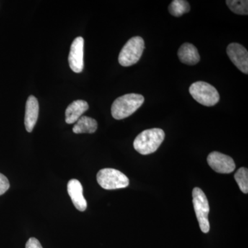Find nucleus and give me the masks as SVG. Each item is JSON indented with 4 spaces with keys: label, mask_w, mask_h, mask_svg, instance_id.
I'll return each instance as SVG.
<instances>
[{
    "label": "nucleus",
    "mask_w": 248,
    "mask_h": 248,
    "mask_svg": "<svg viewBox=\"0 0 248 248\" xmlns=\"http://www.w3.org/2000/svg\"><path fill=\"white\" fill-rule=\"evenodd\" d=\"M67 190L75 207L79 211H85L87 208V202L83 195V187L81 183L77 179H71L68 183Z\"/></svg>",
    "instance_id": "9d476101"
},
{
    "label": "nucleus",
    "mask_w": 248,
    "mask_h": 248,
    "mask_svg": "<svg viewBox=\"0 0 248 248\" xmlns=\"http://www.w3.org/2000/svg\"><path fill=\"white\" fill-rule=\"evenodd\" d=\"M144 102L143 95L135 93L124 94L117 98L111 107V113L114 119L124 120L133 115Z\"/></svg>",
    "instance_id": "f03ea898"
},
{
    "label": "nucleus",
    "mask_w": 248,
    "mask_h": 248,
    "mask_svg": "<svg viewBox=\"0 0 248 248\" xmlns=\"http://www.w3.org/2000/svg\"><path fill=\"white\" fill-rule=\"evenodd\" d=\"M207 161L212 169L221 174H229L236 169V165L232 158L218 152L210 153Z\"/></svg>",
    "instance_id": "0eeeda50"
},
{
    "label": "nucleus",
    "mask_w": 248,
    "mask_h": 248,
    "mask_svg": "<svg viewBox=\"0 0 248 248\" xmlns=\"http://www.w3.org/2000/svg\"><path fill=\"white\" fill-rule=\"evenodd\" d=\"M26 248H43L41 245L40 241L35 238H30L28 240Z\"/></svg>",
    "instance_id": "6ab92c4d"
},
{
    "label": "nucleus",
    "mask_w": 248,
    "mask_h": 248,
    "mask_svg": "<svg viewBox=\"0 0 248 248\" xmlns=\"http://www.w3.org/2000/svg\"><path fill=\"white\" fill-rule=\"evenodd\" d=\"M89 108V104L84 100H77L72 102L67 107L66 112H65L66 123L68 124L76 123Z\"/></svg>",
    "instance_id": "ddd939ff"
},
{
    "label": "nucleus",
    "mask_w": 248,
    "mask_h": 248,
    "mask_svg": "<svg viewBox=\"0 0 248 248\" xmlns=\"http://www.w3.org/2000/svg\"><path fill=\"white\" fill-rule=\"evenodd\" d=\"M227 54L239 71L248 74V52L244 46L238 43H232L227 47Z\"/></svg>",
    "instance_id": "6e6552de"
},
{
    "label": "nucleus",
    "mask_w": 248,
    "mask_h": 248,
    "mask_svg": "<svg viewBox=\"0 0 248 248\" xmlns=\"http://www.w3.org/2000/svg\"><path fill=\"white\" fill-rule=\"evenodd\" d=\"M98 184L106 190L124 188L129 185L128 178L120 171L113 169H104L97 174Z\"/></svg>",
    "instance_id": "423d86ee"
},
{
    "label": "nucleus",
    "mask_w": 248,
    "mask_h": 248,
    "mask_svg": "<svg viewBox=\"0 0 248 248\" xmlns=\"http://www.w3.org/2000/svg\"><path fill=\"white\" fill-rule=\"evenodd\" d=\"M192 203L201 230L203 233H208L210 229L208 221L210 206L206 196L200 187H195L192 191Z\"/></svg>",
    "instance_id": "39448f33"
},
{
    "label": "nucleus",
    "mask_w": 248,
    "mask_h": 248,
    "mask_svg": "<svg viewBox=\"0 0 248 248\" xmlns=\"http://www.w3.org/2000/svg\"><path fill=\"white\" fill-rule=\"evenodd\" d=\"M226 4L234 14L248 16V1L247 0H227Z\"/></svg>",
    "instance_id": "dca6fc26"
},
{
    "label": "nucleus",
    "mask_w": 248,
    "mask_h": 248,
    "mask_svg": "<svg viewBox=\"0 0 248 248\" xmlns=\"http://www.w3.org/2000/svg\"><path fill=\"white\" fill-rule=\"evenodd\" d=\"M145 48L144 40L141 37H132L124 46L119 55V63L122 66H133L141 58Z\"/></svg>",
    "instance_id": "7ed1b4c3"
},
{
    "label": "nucleus",
    "mask_w": 248,
    "mask_h": 248,
    "mask_svg": "<svg viewBox=\"0 0 248 248\" xmlns=\"http://www.w3.org/2000/svg\"><path fill=\"white\" fill-rule=\"evenodd\" d=\"M179 60L185 64H197L200 61V55L195 46L190 43H184L178 50Z\"/></svg>",
    "instance_id": "f8f14e48"
},
{
    "label": "nucleus",
    "mask_w": 248,
    "mask_h": 248,
    "mask_svg": "<svg viewBox=\"0 0 248 248\" xmlns=\"http://www.w3.org/2000/svg\"><path fill=\"white\" fill-rule=\"evenodd\" d=\"M192 97L205 107H213L219 102V94L213 86L205 81L193 83L189 89Z\"/></svg>",
    "instance_id": "20e7f679"
},
{
    "label": "nucleus",
    "mask_w": 248,
    "mask_h": 248,
    "mask_svg": "<svg viewBox=\"0 0 248 248\" xmlns=\"http://www.w3.org/2000/svg\"><path fill=\"white\" fill-rule=\"evenodd\" d=\"M9 187L10 184L7 178L0 173V196L4 195Z\"/></svg>",
    "instance_id": "a211bd4d"
},
{
    "label": "nucleus",
    "mask_w": 248,
    "mask_h": 248,
    "mask_svg": "<svg viewBox=\"0 0 248 248\" xmlns=\"http://www.w3.org/2000/svg\"><path fill=\"white\" fill-rule=\"evenodd\" d=\"M84 40L81 37L75 39L71 45L68 62L72 71L76 73L84 69Z\"/></svg>",
    "instance_id": "1a4fd4ad"
},
{
    "label": "nucleus",
    "mask_w": 248,
    "mask_h": 248,
    "mask_svg": "<svg viewBox=\"0 0 248 248\" xmlns=\"http://www.w3.org/2000/svg\"><path fill=\"white\" fill-rule=\"evenodd\" d=\"M39 110L40 108H39V103L37 98L32 95L29 96L26 104L25 118H24L26 129L29 133L32 131L37 123Z\"/></svg>",
    "instance_id": "9b49d317"
},
{
    "label": "nucleus",
    "mask_w": 248,
    "mask_h": 248,
    "mask_svg": "<svg viewBox=\"0 0 248 248\" xmlns=\"http://www.w3.org/2000/svg\"><path fill=\"white\" fill-rule=\"evenodd\" d=\"M165 139L162 129L152 128L143 130L135 138L133 146L141 155L152 154L157 151Z\"/></svg>",
    "instance_id": "f257e3e1"
},
{
    "label": "nucleus",
    "mask_w": 248,
    "mask_h": 248,
    "mask_svg": "<svg viewBox=\"0 0 248 248\" xmlns=\"http://www.w3.org/2000/svg\"><path fill=\"white\" fill-rule=\"evenodd\" d=\"M234 179L240 190L245 194L248 192V170L246 168H241L235 173Z\"/></svg>",
    "instance_id": "f3484780"
},
{
    "label": "nucleus",
    "mask_w": 248,
    "mask_h": 248,
    "mask_svg": "<svg viewBox=\"0 0 248 248\" xmlns=\"http://www.w3.org/2000/svg\"><path fill=\"white\" fill-rule=\"evenodd\" d=\"M97 129V121L87 116H81L75 124L73 131L76 134L94 133Z\"/></svg>",
    "instance_id": "4468645a"
},
{
    "label": "nucleus",
    "mask_w": 248,
    "mask_h": 248,
    "mask_svg": "<svg viewBox=\"0 0 248 248\" xmlns=\"http://www.w3.org/2000/svg\"><path fill=\"white\" fill-rule=\"evenodd\" d=\"M170 14L174 17H181L190 11L188 1L185 0H174L169 6Z\"/></svg>",
    "instance_id": "2eb2a0df"
}]
</instances>
